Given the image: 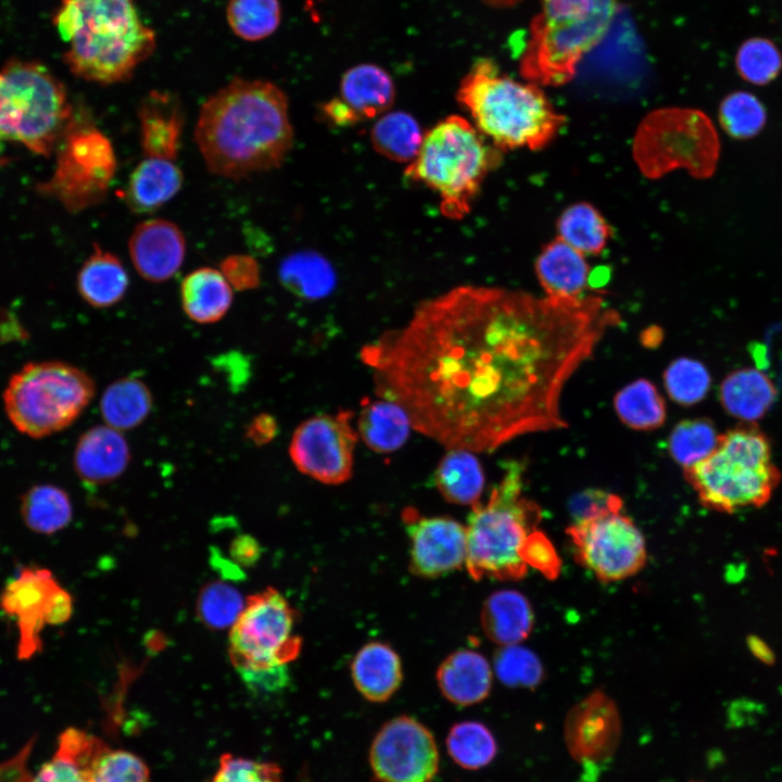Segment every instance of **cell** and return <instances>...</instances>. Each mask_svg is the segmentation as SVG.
<instances>
[{
    "label": "cell",
    "mask_w": 782,
    "mask_h": 782,
    "mask_svg": "<svg viewBox=\"0 0 782 782\" xmlns=\"http://www.w3.org/2000/svg\"><path fill=\"white\" fill-rule=\"evenodd\" d=\"M618 313L596 295L538 298L459 286L418 304L399 330L362 350L377 394L447 450L492 452L565 428V384Z\"/></svg>",
    "instance_id": "1"
},
{
    "label": "cell",
    "mask_w": 782,
    "mask_h": 782,
    "mask_svg": "<svg viewBox=\"0 0 782 782\" xmlns=\"http://www.w3.org/2000/svg\"><path fill=\"white\" fill-rule=\"evenodd\" d=\"M194 141L207 169L224 178L277 168L293 144L288 98L270 81L234 78L203 102Z\"/></svg>",
    "instance_id": "2"
},
{
    "label": "cell",
    "mask_w": 782,
    "mask_h": 782,
    "mask_svg": "<svg viewBox=\"0 0 782 782\" xmlns=\"http://www.w3.org/2000/svg\"><path fill=\"white\" fill-rule=\"evenodd\" d=\"M53 25L68 42L63 60L70 72L99 85L130 79L156 46L135 0H62Z\"/></svg>",
    "instance_id": "3"
},
{
    "label": "cell",
    "mask_w": 782,
    "mask_h": 782,
    "mask_svg": "<svg viewBox=\"0 0 782 782\" xmlns=\"http://www.w3.org/2000/svg\"><path fill=\"white\" fill-rule=\"evenodd\" d=\"M456 99L478 131L500 151L543 148L564 123L540 86L502 74L489 58L471 65Z\"/></svg>",
    "instance_id": "4"
},
{
    "label": "cell",
    "mask_w": 782,
    "mask_h": 782,
    "mask_svg": "<svg viewBox=\"0 0 782 782\" xmlns=\"http://www.w3.org/2000/svg\"><path fill=\"white\" fill-rule=\"evenodd\" d=\"M519 59L525 80L558 87L606 36L621 0H540Z\"/></svg>",
    "instance_id": "5"
},
{
    "label": "cell",
    "mask_w": 782,
    "mask_h": 782,
    "mask_svg": "<svg viewBox=\"0 0 782 782\" xmlns=\"http://www.w3.org/2000/svg\"><path fill=\"white\" fill-rule=\"evenodd\" d=\"M684 475L703 506L728 514L764 506L781 481L767 436L746 421L719 434L712 452Z\"/></svg>",
    "instance_id": "6"
},
{
    "label": "cell",
    "mask_w": 782,
    "mask_h": 782,
    "mask_svg": "<svg viewBox=\"0 0 782 782\" xmlns=\"http://www.w3.org/2000/svg\"><path fill=\"white\" fill-rule=\"evenodd\" d=\"M500 160V150L470 121L449 115L424 134L419 151L404 174L438 194L445 217L461 219L469 213L484 178Z\"/></svg>",
    "instance_id": "7"
},
{
    "label": "cell",
    "mask_w": 782,
    "mask_h": 782,
    "mask_svg": "<svg viewBox=\"0 0 782 782\" xmlns=\"http://www.w3.org/2000/svg\"><path fill=\"white\" fill-rule=\"evenodd\" d=\"M524 470L521 463L510 462L488 502L472 506L466 527L465 566L475 580H518L528 571L522 550L541 513L522 496Z\"/></svg>",
    "instance_id": "8"
},
{
    "label": "cell",
    "mask_w": 782,
    "mask_h": 782,
    "mask_svg": "<svg viewBox=\"0 0 782 782\" xmlns=\"http://www.w3.org/2000/svg\"><path fill=\"white\" fill-rule=\"evenodd\" d=\"M74 113L64 84L42 63L11 59L0 68V155L10 142L50 156Z\"/></svg>",
    "instance_id": "9"
},
{
    "label": "cell",
    "mask_w": 782,
    "mask_h": 782,
    "mask_svg": "<svg viewBox=\"0 0 782 782\" xmlns=\"http://www.w3.org/2000/svg\"><path fill=\"white\" fill-rule=\"evenodd\" d=\"M94 382L80 368L60 361L33 362L9 380L3 392L13 426L42 438L71 426L94 395Z\"/></svg>",
    "instance_id": "10"
},
{
    "label": "cell",
    "mask_w": 782,
    "mask_h": 782,
    "mask_svg": "<svg viewBox=\"0 0 782 782\" xmlns=\"http://www.w3.org/2000/svg\"><path fill=\"white\" fill-rule=\"evenodd\" d=\"M51 176L37 191L71 213L99 204L106 197L116 172L111 140L87 113L76 112L55 147Z\"/></svg>",
    "instance_id": "11"
},
{
    "label": "cell",
    "mask_w": 782,
    "mask_h": 782,
    "mask_svg": "<svg viewBox=\"0 0 782 782\" xmlns=\"http://www.w3.org/2000/svg\"><path fill=\"white\" fill-rule=\"evenodd\" d=\"M295 613L275 589L252 595L229 634V657L240 678L287 666L302 641L293 633Z\"/></svg>",
    "instance_id": "12"
},
{
    "label": "cell",
    "mask_w": 782,
    "mask_h": 782,
    "mask_svg": "<svg viewBox=\"0 0 782 782\" xmlns=\"http://www.w3.org/2000/svg\"><path fill=\"white\" fill-rule=\"evenodd\" d=\"M567 534L576 559L603 582L629 578L645 565L644 537L620 509L575 521Z\"/></svg>",
    "instance_id": "13"
},
{
    "label": "cell",
    "mask_w": 782,
    "mask_h": 782,
    "mask_svg": "<svg viewBox=\"0 0 782 782\" xmlns=\"http://www.w3.org/2000/svg\"><path fill=\"white\" fill-rule=\"evenodd\" d=\"M0 608L18 628L17 657L27 660L41 651L45 626L65 623L73 614L72 595L53 573L37 566L24 567L0 594Z\"/></svg>",
    "instance_id": "14"
},
{
    "label": "cell",
    "mask_w": 782,
    "mask_h": 782,
    "mask_svg": "<svg viewBox=\"0 0 782 782\" xmlns=\"http://www.w3.org/2000/svg\"><path fill=\"white\" fill-rule=\"evenodd\" d=\"M351 412L318 415L301 422L294 430L289 455L297 469L319 482L340 484L353 471L357 433Z\"/></svg>",
    "instance_id": "15"
},
{
    "label": "cell",
    "mask_w": 782,
    "mask_h": 782,
    "mask_svg": "<svg viewBox=\"0 0 782 782\" xmlns=\"http://www.w3.org/2000/svg\"><path fill=\"white\" fill-rule=\"evenodd\" d=\"M369 762L379 782H430L439 769L431 732L412 717H396L375 736Z\"/></svg>",
    "instance_id": "16"
},
{
    "label": "cell",
    "mask_w": 782,
    "mask_h": 782,
    "mask_svg": "<svg viewBox=\"0 0 782 782\" xmlns=\"http://www.w3.org/2000/svg\"><path fill=\"white\" fill-rule=\"evenodd\" d=\"M621 718L615 701L595 690L567 712L564 741L569 755L581 765L609 761L621 740Z\"/></svg>",
    "instance_id": "17"
},
{
    "label": "cell",
    "mask_w": 782,
    "mask_h": 782,
    "mask_svg": "<svg viewBox=\"0 0 782 782\" xmlns=\"http://www.w3.org/2000/svg\"><path fill=\"white\" fill-rule=\"evenodd\" d=\"M404 522L411 540L409 569L437 578L465 565L466 527L450 517H419L408 509Z\"/></svg>",
    "instance_id": "18"
},
{
    "label": "cell",
    "mask_w": 782,
    "mask_h": 782,
    "mask_svg": "<svg viewBox=\"0 0 782 782\" xmlns=\"http://www.w3.org/2000/svg\"><path fill=\"white\" fill-rule=\"evenodd\" d=\"M395 98L392 77L382 67L362 63L341 77L340 94L321 105L324 117L336 126H351L387 113Z\"/></svg>",
    "instance_id": "19"
},
{
    "label": "cell",
    "mask_w": 782,
    "mask_h": 782,
    "mask_svg": "<svg viewBox=\"0 0 782 782\" xmlns=\"http://www.w3.org/2000/svg\"><path fill=\"white\" fill-rule=\"evenodd\" d=\"M129 256L136 272L151 282L172 278L186 255V239L172 220L150 218L139 223L128 241Z\"/></svg>",
    "instance_id": "20"
},
{
    "label": "cell",
    "mask_w": 782,
    "mask_h": 782,
    "mask_svg": "<svg viewBox=\"0 0 782 782\" xmlns=\"http://www.w3.org/2000/svg\"><path fill=\"white\" fill-rule=\"evenodd\" d=\"M137 116L144 156L175 161L185 126L179 98L168 91L152 90L140 100Z\"/></svg>",
    "instance_id": "21"
},
{
    "label": "cell",
    "mask_w": 782,
    "mask_h": 782,
    "mask_svg": "<svg viewBox=\"0 0 782 782\" xmlns=\"http://www.w3.org/2000/svg\"><path fill=\"white\" fill-rule=\"evenodd\" d=\"M130 463V450L121 431L100 425L79 438L74 452V467L85 482L103 484L117 479Z\"/></svg>",
    "instance_id": "22"
},
{
    "label": "cell",
    "mask_w": 782,
    "mask_h": 782,
    "mask_svg": "<svg viewBox=\"0 0 782 782\" xmlns=\"http://www.w3.org/2000/svg\"><path fill=\"white\" fill-rule=\"evenodd\" d=\"M184 174L174 161L144 157L133 169L121 192L136 214H150L172 200L181 189Z\"/></svg>",
    "instance_id": "23"
},
{
    "label": "cell",
    "mask_w": 782,
    "mask_h": 782,
    "mask_svg": "<svg viewBox=\"0 0 782 782\" xmlns=\"http://www.w3.org/2000/svg\"><path fill=\"white\" fill-rule=\"evenodd\" d=\"M437 680L442 694L453 704L469 706L483 701L492 685V670L479 653L459 649L440 665Z\"/></svg>",
    "instance_id": "24"
},
{
    "label": "cell",
    "mask_w": 782,
    "mask_h": 782,
    "mask_svg": "<svg viewBox=\"0 0 782 782\" xmlns=\"http://www.w3.org/2000/svg\"><path fill=\"white\" fill-rule=\"evenodd\" d=\"M106 747L101 739L68 728L60 734L51 760L42 765L31 782H89L92 766Z\"/></svg>",
    "instance_id": "25"
},
{
    "label": "cell",
    "mask_w": 782,
    "mask_h": 782,
    "mask_svg": "<svg viewBox=\"0 0 782 782\" xmlns=\"http://www.w3.org/2000/svg\"><path fill=\"white\" fill-rule=\"evenodd\" d=\"M535 272L545 294L551 298H580L590 280L585 255L558 238L541 251Z\"/></svg>",
    "instance_id": "26"
},
{
    "label": "cell",
    "mask_w": 782,
    "mask_h": 782,
    "mask_svg": "<svg viewBox=\"0 0 782 782\" xmlns=\"http://www.w3.org/2000/svg\"><path fill=\"white\" fill-rule=\"evenodd\" d=\"M351 674L356 689L366 699L381 703L399 689L403 678L402 663L388 644L370 642L356 653Z\"/></svg>",
    "instance_id": "27"
},
{
    "label": "cell",
    "mask_w": 782,
    "mask_h": 782,
    "mask_svg": "<svg viewBox=\"0 0 782 782\" xmlns=\"http://www.w3.org/2000/svg\"><path fill=\"white\" fill-rule=\"evenodd\" d=\"M128 286L129 277L121 260L94 243L77 275L81 299L92 307L106 308L124 298Z\"/></svg>",
    "instance_id": "28"
},
{
    "label": "cell",
    "mask_w": 782,
    "mask_h": 782,
    "mask_svg": "<svg viewBox=\"0 0 782 782\" xmlns=\"http://www.w3.org/2000/svg\"><path fill=\"white\" fill-rule=\"evenodd\" d=\"M181 306L189 319L198 324H213L229 311L232 288L213 267H200L189 273L180 286Z\"/></svg>",
    "instance_id": "29"
},
{
    "label": "cell",
    "mask_w": 782,
    "mask_h": 782,
    "mask_svg": "<svg viewBox=\"0 0 782 782\" xmlns=\"http://www.w3.org/2000/svg\"><path fill=\"white\" fill-rule=\"evenodd\" d=\"M481 625L492 642L502 646L515 645L532 630V608L518 591L501 590L492 593L484 602Z\"/></svg>",
    "instance_id": "30"
},
{
    "label": "cell",
    "mask_w": 782,
    "mask_h": 782,
    "mask_svg": "<svg viewBox=\"0 0 782 782\" xmlns=\"http://www.w3.org/2000/svg\"><path fill=\"white\" fill-rule=\"evenodd\" d=\"M775 388L767 375L755 368L737 369L720 387L724 409L746 422L761 418L775 399Z\"/></svg>",
    "instance_id": "31"
},
{
    "label": "cell",
    "mask_w": 782,
    "mask_h": 782,
    "mask_svg": "<svg viewBox=\"0 0 782 782\" xmlns=\"http://www.w3.org/2000/svg\"><path fill=\"white\" fill-rule=\"evenodd\" d=\"M357 425L362 440L377 453L399 450L413 428L405 409L387 399L367 403L360 413Z\"/></svg>",
    "instance_id": "32"
},
{
    "label": "cell",
    "mask_w": 782,
    "mask_h": 782,
    "mask_svg": "<svg viewBox=\"0 0 782 782\" xmlns=\"http://www.w3.org/2000/svg\"><path fill=\"white\" fill-rule=\"evenodd\" d=\"M152 405L153 398L148 386L139 379L125 377L105 389L100 400V412L105 425L124 431L141 425Z\"/></svg>",
    "instance_id": "33"
},
{
    "label": "cell",
    "mask_w": 782,
    "mask_h": 782,
    "mask_svg": "<svg viewBox=\"0 0 782 782\" xmlns=\"http://www.w3.org/2000/svg\"><path fill=\"white\" fill-rule=\"evenodd\" d=\"M434 482L450 503L475 505L483 491L484 475L472 452L449 450L437 467Z\"/></svg>",
    "instance_id": "34"
},
{
    "label": "cell",
    "mask_w": 782,
    "mask_h": 782,
    "mask_svg": "<svg viewBox=\"0 0 782 782\" xmlns=\"http://www.w3.org/2000/svg\"><path fill=\"white\" fill-rule=\"evenodd\" d=\"M424 134L411 114L388 111L371 127L370 141L380 155L394 162L411 163L419 151Z\"/></svg>",
    "instance_id": "35"
},
{
    "label": "cell",
    "mask_w": 782,
    "mask_h": 782,
    "mask_svg": "<svg viewBox=\"0 0 782 782\" xmlns=\"http://www.w3.org/2000/svg\"><path fill=\"white\" fill-rule=\"evenodd\" d=\"M278 275L286 289L307 300L329 294L336 282L330 264L319 254L307 251L288 255L280 263Z\"/></svg>",
    "instance_id": "36"
},
{
    "label": "cell",
    "mask_w": 782,
    "mask_h": 782,
    "mask_svg": "<svg viewBox=\"0 0 782 782\" xmlns=\"http://www.w3.org/2000/svg\"><path fill=\"white\" fill-rule=\"evenodd\" d=\"M21 515L28 529L51 534L70 524L73 508L63 489L53 484H38L22 496Z\"/></svg>",
    "instance_id": "37"
},
{
    "label": "cell",
    "mask_w": 782,
    "mask_h": 782,
    "mask_svg": "<svg viewBox=\"0 0 782 782\" xmlns=\"http://www.w3.org/2000/svg\"><path fill=\"white\" fill-rule=\"evenodd\" d=\"M558 239L583 255L598 254L610 237L609 226L589 203L567 207L557 222Z\"/></svg>",
    "instance_id": "38"
},
{
    "label": "cell",
    "mask_w": 782,
    "mask_h": 782,
    "mask_svg": "<svg viewBox=\"0 0 782 782\" xmlns=\"http://www.w3.org/2000/svg\"><path fill=\"white\" fill-rule=\"evenodd\" d=\"M615 406L620 419L634 429H654L663 425L666 418L665 403L656 388L647 380H636L615 398Z\"/></svg>",
    "instance_id": "39"
},
{
    "label": "cell",
    "mask_w": 782,
    "mask_h": 782,
    "mask_svg": "<svg viewBox=\"0 0 782 782\" xmlns=\"http://www.w3.org/2000/svg\"><path fill=\"white\" fill-rule=\"evenodd\" d=\"M226 17L234 34L247 41L267 38L281 18L279 0H229Z\"/></svg>",
    "instance_id": "40"
},
{
    "label": "cell",
    "mask_w": 782,
    "mask_h": 782,
    "mask_svg": "<svg viewBox=\"0 0 782 782\" xmlns=\"http://www.w3.org/2000/svg\"><path fill=\"white\" fill-rule=\"evenodd\" d=\"M446 746L452 759L461 767L470 770L489 765L497 752L491 731L477 721L454 724L449 732Z\"/></svg>",
    "instance_id": "41"
},
{
    "label": "cell",
    "mask_w": 782,
    "mask_h": 782,
    "mask_svg": "<svg viewBox=\"0 0 782 782\" xmlns=\"http://www.w3.org/2000/svg\"><path fill=\"white\" fill-rule=\"evenodd\" d=\"M740 77L756 86L773 81L782 71V52L769 38L755 36L745 39L735 54Z\"/></svg>",
    "instance_id": "42"
},
{
    "label": "cell",
    "mask_w": 782,
    "mask_h": 782,
    "mask_svg": "<svg viewBox=\"0 0 782 782\" xmlns=\"http://www.w3.org/2000/svg\"><path fill=\"white\" fill-rule=\"evenodd\" d=\"M718 117L722 129L730 137L745 140L756 137L764 129L767 112L755 94L734 91L721 101Z\"/></svg>",
    "instance_id": "43"
},
{
    "label": "cell",
    "mask_w": 782,
    "mask_h": 782,
    "mask_svg": "<svg viewBox=\"0 0 782 782\" xmlns=\"http://www.w3.org/2000/svg\"><path fill=\"white\" fill-rule=\"evenodd\" d=\"M245 603L247 601L235 586L214 581L201 590L197 610L205 626L220 630L234 626Z\"/></svg>",
    "instance_id": "44"
},
{
    "label": "cell",
    "mask_w": 782,
    "mask_h": 782,
    "mask_svg": "<svg viewBox=\"0 0 782 782\" xmlns=\"http://www.w3.org/2000/svg\"><path fill=\"white\" fill-rule=\"evenodd\" d=\"M718 436L707 419L684 420L677 425L669 438L671 456L684 468L704 459L715 449Z\"/></svg>",
    "instance_id": "45"
},
{
    "label": "cell",
    "mask_w": 782,
    "mask_h": 782,
    "mask_svg": "<svg viewBox=\"0 0 782 782\" xmlns=\"http://www.w3.org/2000/svg\"><path fill=\"white\" fill-rule=\"evenodd\" d=\"M499 680L507 686L535 688L543 679V667L530 649L515 645L503 646L494 657Z\"/></svg>",
    "instance_id": "46"
},
{
    "label": "cell",
    "mask_w": 782,
    "mask_h": 782,
    "mask_svg": "<svg viewBox=\"0 0 782 782\" xmlns=\"http://www.w3.org/2000/svg\"><path fill=\"white\" fill-rule=\"evenodd\" d=\"M665 384L674 401L690 405L706 395L710 386V376L699 362L679 358L666 370Z\"/></svg>",
    "instance_id": "47"
},
{
    "label": "cell",
    "mask_w": 782,
    "mask_h": 782,
    "mask_svg": "<svg viewBox=\"0 0 782 782\" xmlns=\"http://www.w3.org/2000/svg\"><path fill=\"white\" fill-rule=\"evenodd\" d=\"M89 782H150V770L133 752L109 746L93 764Z\"/></svg>",
    "instance_id": "48"
},
{
    "label": "cell",
    "mask_w": 782,
    "mask_h": 782,
    "mask_svg": "<svg viewBox=\"0 0 782 782\" xmlns=\"http://www.w3.org/2000/svg\"><path fill=\"white\" fill-rule=\"evenodd\" d=\"M206 782H282L279 767L232 754H224L218 767Z\"/></svg>",
    "instance_id": "49"
},
{
    "label": "cell",
    "mask_w": 782,
    "mask_h": 782,
    "mask_svg": "<svg viewBox=\"0 0 782 782\" xmlns=\"http://www.w3.org/2000/svg\"><path fill=\"white\" fill-rule=\"evenodd\" d=\"M526 565L533 567L548 579L559 573L560 560L553 544L546 535L535 529L528 538L522 550Z\"/></svg>",
    "instance_id": "50"
},
{
    "label": "cell",
    "mask_w": 782,
    "mask_h": 782,
    "mask_svg": "<svg viewBox=\"0 0 782 782\" xmlns=\"http://www.w3.org/2000/svg\"><path fill=\"white\" fill-rule=\"evenodd\" d=\"M219 270L230 287L238 291L252 290L261 283L260 265L250 255H229L220 262Z\"/></svg>",
    "instance_id": "51"
},
{
    "label": "cell",
    "mask_w": 782,
    "mask_h": 782,
    "mask_svg": "<svg viewBox=\"0 0 782 782\" xmlns=\"http://www.w3.org/2000/svg\"><path fill=\"white\" fill-rule=\"evenodd\" d=\"M619 496L601 490H588L575 496L570 503V512L575 521H579L608 509H621Z\"/></svg>",
    "instance_id": "52"
},
{
    "label": "cell",
    "mask_w": 782,
    "mask_h": 782,
    "mask_svg": "<svg viewBox=\"0 0 782 782\" xmlns=\"http://www.w3.org/2000/svg\"><path fill=\"white\" fill-rule=\"evenodd\" d=\"M34 739L14 756L0 762V782H31L33 775L28 770V760L34 747Z\"/></svg>",
    "instance_id": "53"
},
{
    "label": "cell",
    "mask_w": 782,
    "mask_h": 782,
    "mask_svg": "<svg viewBox=\"0 0 782 782\" xmlns=\"http://www.w3.org/2000/svg\"><path fill=\"white\" fill-rule=\"evenodd\" d=\"M230 556L237 565H254L261 557V545L249 534L238 535L231 542Z\"/></svg>",
    "instance_id": "54"
},
{
    "label": "cell",
    "mask_w": 782,
    "mask_h": 782,
    "mask_svg": "<svg viewBox=\"0 0 782 782\" xmlns=\"http://www.w3.org/2000/svg\"><path fill=\"white\" fill-rule=\"evenodd\" d=\"M278 431L276 419L268 414H260L248 425L245 437L256 445L270 442Z\"/></svg>",
    "instance_id": "55"
},
{
    "label": "cell",
    "mask_w": 782,
    "mask_h": 782,
    "mask_svg": "<svg viewBox=\"0 0 782 782\" xmlns=\"http://www.w3.org/2000/svg\"><path fill=\"white\" fill-rule=\"evenodd\" d=\"M481 1L492 8L505 9V8H510V7L516 5L521 0H481Z\"/></svg>",
    "instance_id": "56"
}]
</instances>
